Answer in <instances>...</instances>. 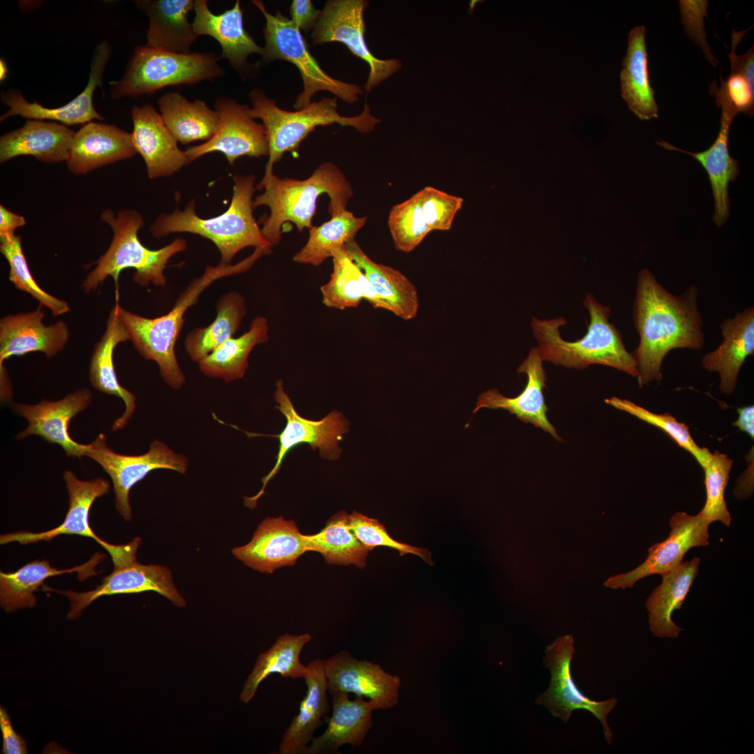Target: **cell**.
I'll use <instances>...</instances> for the list:
<instances>
[{"label":"cell","mask_w":754,"mask_h":754,"mask_svg":"<svg viewBox=\"0 0 754 754\" xmlns=\"http://www.w3.org/2000/svg\"><path fill=\"white\" fill-rule=\"evenodd\" d=\"M584 306L589 311L590 322L584 337L575 341L561 337L560 328L567 323L564 318H532V332L542 360L577 369L602 364L637 378L635 361L626 350L622 334L609 321L611 309L599 303L591 294L586 295Z\"/></svg>","instance_id":"cell-3"},{"label":"cell","mask_w":754,"mask_h":754,"mask_svg":"<svg viewBox=\"0 0 754 754\" xmlns=\"http://www.w3.org/2000/svg\"><path fill=\"white\" fill-rule=\"evenodd\" d=\"M131 133L116 126L88 122L75 133L67 165L74 174H86L136 154Z\"/></svg>","instance_id":"cell-27"},{"label":"cell","mask_w":754,"mask_h":754,"mask_svg":"<svg viewBox=\"0 0 754 754\" xmlns=\"http://www.w3.org/2000/svg\"><path fill=\"white\" fill-rule=\"evenodd\" d=\"M195 17L192 25L195 34L209 36L221 45L220 58L226 59L239 73L248 66L247 58L253 53L262 54L259 46L244 29L240 1L220 14L213 13L206 0H195Z\"/></svg>","instance_id":"cell-26"},{"label":"cell","mask_w":754,"mask_h":754,"mask_svg":"<svg viewBox=\"0 0 754 754\" xmlns=\"http://www.w3.org/2000/svg\"><path fill=\"white\" fill-rule=\"evenodd\" d=\"M328 693H352L374 701L378 709H388L399 701L401 678L380 665L360 660L342 650L325 660Z\"/></svg>","instance_id":"cell-18"},{"label":"cell","mask_w":754,"mask_h":754,"mask_svg":"<svg viewBox=\"0 0 754 754\" xmlns=\"http://www.w3.org/2000/svg\"><path fill=\"white\" fill-rule=\"evenodd\" d=\"M118 300L111 309L107 320L105 331L96 343L90 362L89 380L97 390L122 399L125 404L124 413L116 419L112 431L123 429L134 413L136 406L135 395L119 383L113 362L116 346L129 340L128 335L117 315Z\"/></svg>","instance_id":"cell-32"},{"label":"cell","mask_w":754,"mask_h":754,"mask_svg":"<svg viewBox=\"0 0 754 754\" xmlns=\"http://www.w3.org/2000/svg\"><path fill=\"white\" fill-rule=\"evenodd\" d=\"M131 117L133 144L150 179L170 176L189 163L186 151L178 147L161 115L151 105L133 106Z\"/></svg>","instance_id":"cell-22"},{"label":"cell","mask_w":754,"mask_h":754,"mask_svg":"<svg viewBox=\"0 0 754 754\" xmlns=\"http://www.w3.org/2000/svg\"><path fill=\"white\" fill-rule=\"evenodd\" d=\"M733 119V117L722 112L720 130L715 141L709 148L700 152L683 150L663 140L656 141V145L665 149L680 151L693 157L705 169L714 200L715 211L712 221L718 227L724 225L730 216L728 186L739 173V163L730 156L728 147L730 129Z\"/></svg>","instance_id":"cell-31"},{"label":"cell","mask_w":754,"mask_h":754,"mask_svg":"<svg viewBox=\"0 0 754 754\" xmlns=\"http://www.w3.org/2000/svg\"><path fill=\"white\" fill-rule=\"evenodd\" d=\"M148 16L147 46L177 53H190L198 36L188 13L194 9L193 0H144L135 1Z\"/></svg>","instance_id":"cell-33"},{"label":"cell","mask_w":754,"mask_h":754,"mask_svg":"<svg viewBox=\"0 0 754 754\" xmlns=\"http://www.w3.org/2000/svg\"><path fill=\"white\" fill-rule=\"evenodd\" d=\"M738 418L733 425L740 431H744L753 439L754 438V406L753 405L737 408Z\"/></svg>","instance_id":"cell-56"},{"label":"cell","mask_w":754,"mask_h":754,"mask_svg":"<svg viewBox=\"0 0 754 754\" xmlns=\"http://www.w3.org/2000/svg\"><path fill=\"white\" fill-rule=\"evenodd\" d=\"M25 219L20 215L16 214L4 206H0V235H13L15 230L24 226Z\"/></svg>","instance_id":"cell-55"},{"label":"cell","mask_w":754,"mask_h":754,"mask_svg":"<svg viewBox=\"0 0 754 754\" xmlns=\"http://www.w3.org/2000/svg\"><path fill=\"white\" fill-rule=\"evenodd\" d=\"M723 341L702 358L703 367L720 374L722 393L732 394L739 372L748 356L754 353V308L748 306L720 324Z\"/></svg>","instance_id":"cell-28"},{"label":"cell","mask_w":754,"mask_h":754,"mask_svg":"<svg viewBox=\"0 0 754 754\" xmlns=\"http://www.w3.org/2000/svg\"><path fill=\"white\" fill-rule=\"evenodd\" d=\"M290 13L293 22L301 30H313L320 18L321 10L316 9L310 0H293Z\"/></svg>","instance_id":"cell-53"},{"label":"cell","mask_w":754,"mask_h":754,"mask_svg":"<svg viewBox=\"0 0 754 754\" xmlns=\"http://www.w3.org/2000/svg\"><path fill=\"white\" fill-rule=\"evenodd\" d=\"M310 551L320 553L329 564H353L363 568L369 550L350 528L348 515L341 510L332 516L318 533L307 535Z\"/></svg>","instance_id":"cell-43"},{"label":"cell","mask_w":754,"mask_h":754,"mask_svg":"<svg viewBox=\"0 0 754 754\" xmlns=\"http://www.w3.org/2000/svg\"><path fill=\"white\" fill-rule=\"evenodd\" d=\"M348 694L336 692L331 695L332 712L327 727L322 734L313 737L304 754L337 753L345 744L353 747L362 744L372 725V711L378 709L377 705L360 695L351 700Z\"/></svg>","instance_id":"cell-25"},{"label":"cell","mask_w":754,"mask_h":754,"mask_svg":"<svg viewBox=\"0 0 754 754\" xmlns=\"http://www.w3.org/2000/svg\"><path fill=\"white\" fill-rule=\"evenodd\" d=\"M350 528L357 539L369 551L378 546H385L396 549L400 556L413 554L430 563V552L426 549L412 546L393 539L378 519L367 517L354 510L348 515Z\"/></svg>","instance_id":"cell-49"},{"label":"cell","mask_w":754,"mask_h":754,"mask_svg":"<svg viewBox=\"0 0 754 754\" xmlns=\"http://www.w3.org/2000/svg\"><path fill=\"white\" fill-rule=\"evenodd\" d=\"M39 306L34 311L9 315L0 320V367L12 356L42 352L47 357L65 347L69 330L64 321L46 326L45 313Z\"/></svg>","instance_id":"cell-24"},{"label":"cell","mask_w":754,"mask_h":754,"mask_svg":"<svg viewBox=\"0 0 754 754\" xmlns=\"http://www.w3.org/2000/svg\"><path fill=\"white\" fill-rule=\"evenodd\" d=\"M367 6L368 1L364 0L327 1L311 38L314 45L342 43L354 55L366 61L369 72L364 91L369 93L397 73L402 64L397 59H378L369 50L364 38V11Z\"/></svg>","instance_id":"cell-14"},{"label":"cell","mask_w":754,"mask_h":754,"mask_svg":"<svg viewBox=\"0 0 754 754\" xmlns=\"http://www.w3.org/2000/svg\"><path fill=\"white\" fill-rule=\"evenodd\" d=\"M697 293L692 285L682 295H673L648 269L640 272L633 306L640 341L631 354L640 387L662 380V362L671 350H699L703 347V320L697 307Z\"/></svg>","instance_id":"cell-1"},{"label":"cell","mask_w":754,"mask_h":754,"mask_svg":"<svg viewBox=\"0 0 754 754\" xmlns=\"http://www.w3.org/2000/svg\"><path fill=\"white\" fill-rule=\"evenodd\" d=\"M256 188L265 191L253 200V207L266 205L269 208L270 214L263 219L261 230L272 246L279 243L284 223H294L300 232L313 226L320 195L329 196L328 212L332 216L346 210L353 195L344 174L330 162L318 165L306 179L280 178L272 174L261 180Z\"/></svg>","instance_id":"cell-2"},{"label":"cell","mask_w":754,"mask_h":754,"mask_svg":"<svg viewBox=\"0 0 754 754\" xmlns=\"http://www.w3.org/2000/svg\"><path fill=\"white\" fill-rule=\"evenodd\" d=\"M101 219L112 228L113 238L108 249L83 281V290L89 293L96 290L108 276L117 283L120 272L128 268L135 269L133 281L140 286H146L151 283L156 286H165L164 269L167 263L175 254L186 250V240L177 237L163 248L151 250L145 247L138 238V233L144 225V219L137 211L121 210L114 215L110 209H107L102 213Z\"/></svg>","instance_id":"cell-7"},{"label":"cell","mask_w":754,"mask_h":754,"mask_svg":"<svg viewBox=\"0 0 754 754\" xmlns=\"http://www.w3.org/2000/svg\"><path fill=\"white\" fill-rule=\"evenodd\" d=\"M214 106L219 117V128L210 140L186 150L189 163L214 151L221 152L231 165L241 156H268L264 126L249 115L247 105L221 96L216 99Z\"/></svg>","instance_id":"cell-15"},{"label":"cell","mask_w":754,"mask_h":754,"mask_svg":"<svg viewBox=\"0 0 754 754\" xmlns=\"http://www.w3.org/2000/svg\"><path fill=\"white\" fill-rule=\"evenodd\" d=\"M700 559L682 562L663 575L661 584L649 596L646 607L653 634L658 637L674 638L681 628L672 620L675 609H680L698 572Z\"/></svg>","instance_id":"cell-37"},{"label":"cell","mask_w":754,"mask_h":754,"mask_svg":"<svg viewBox=\"0 0 754 754\" xmlns=\"http://www.w3.org/2000/svg\"><path fill=\"white\" fill-rule=\"evenodd\" d=\"M542 362L537 348L532 347L517 369L518 374H525L527 376L522 392L515 397L509 398L496 389L485 391L479 396L473 413L483 408L507 410L521 421L532 423L549 433L558 441H562L546 416L548 408L545 402L543 388L547 378Z\"/></svg>","instance_id":"cell-23"},{"label":"cell","mask_w":754,"mask_h":754,"mask_svg":"<svg viewBox=\"0 0 754 754\" xmlns=\"http://www.w3.org/2000/svg\"><path fill=\"white\" fill-rule=\"evenodd\" d=\"M257 258L250 256L234 265L207 266L203 274L193 279L179 295L167 313L149 318L131 312L118 302L117 315L129 340L146 360L154 361L160 374L170 387L179 389L185 382L175 352V346L184 323V314L197 303L200 294L214 281L249 269Z\"/></svg>","instance_id":"cell-5"},{"label":"cell","mask_w":754,"mask_h":754,"mask_svg":"<svg viewBox=\"0 0 754 754\" xmlns=\"http://www.w3.org/2000/svg\"><path fill=\"white\" fill-rule=\"evenodd\" d=\"M309 633L280 635L272 646L257 658L254 667L246 679L240 700L248 703L254 697L259 685L268 676L279 674L293 679H304L308 671L300 656L304 646L311 640Z\"/></svg>","instance_id":"cell-39"},{"label":"cell","mask_w":754,"mask_h":754,"mask_svg":"<svg viewBox=\"0 0 754 754\" xmlns=\"http://www.w3.org/2000/svg\"><path fill=\"white\" fill-rule=\"evenodd\" d=\"M158 104L165 126L182 144L208 141L219 128L218 113L203 101L191 102L179 93L168 92L161 96Z\"/></svg>","instance_id":"cell-38"},{"label":"cell","mask_w":754,"mask_h":754,"mask_svg":"<svg viewBox=\"0 0 754 754\" xmlns=\"http://www.w3.org/2000/svg\"><path fill=\"white\" fill-rule=\"evenodd\" d=\"M0 251L9 265V279L15 287L38 300L40 305L48 308L55 316L70 311L68 304L43 290L35 281L24 255L20 236L0 235Z\"/></svg>","instance_id":"cell-45"},{"label":"cell","mask_w":754,"mask_h":754,"mask_svg":"<svg viewBox=\"0 0 754 754\" xmlns=\"http://www.w3.org/2000/svg\"><path fill=\"white\" fill-rule=\"evenodd\" d=\"M274 399L277 403L276 408L286 417V424L279 434L271 435L279 440L276 462L269 473L263 478V487L260 491L253 497L244 498L245 505L249 508L256 506L268 482L279 472L284 458L293 448L308 443L313 451L318 449L322 458L335 460L339 458L341 453L338 443L343 438V435L348 431V420L337 411L330 412L320 420H311L300 416L286 393L282 380L276 382Z\"/></svg>","instance_id":"cell-11"},{"label":"cell","mask_w":754,"mask_h":754,"mask_svg":"<svg viewBox=\"0 0 754 754\" xmlns=\"http://www.w3.org/2000/svg\"><path fill=\"white\" fill-rule=\"evenodd\" d=\"M252 2L263 14L266 21L263 29L265 45L263 47L262 61L267 64L276 59L288 61L300 71L304 89L293 105L295 110H301L309 105L311 98L319 91H328L350 104L358 100V95L364 93L360 87L327 74L310 53L300 29L290 19L279 10L275 15L269 13L261 1Z\"/></svg>","instance_id":"cell-9"},{"label":"cell","mask_w":754,"mask_h":754,"mask_svg":"<svg viewBox=\"0 0 754 754\" xmlns=\"http://www.w3.org/2000/svg\"><path fill=\"white\" fill-rule=\"evenodd\" d=\"M387 223L395 248L405 253L413 251L431 232L423 216L420 191L394 205Z\"/></svg>","instance_id":"cell-47"},{"label":"cell","mask_w":754,"mask_h":754,"mask_svg":"<svg viewBox=\"0 0 754 754\" xmlns=\"http://www.w3.org/2000/svg\"><path fill=\"white\" fill-rule=\"evenodd\" d=\"M140 541L139 538H135L126 545H114L109 553L114 569L94 589L75 592L45 587L44 590L55 591L68 598L70 602L67 614L68 619L80 616L85 607L101 596L147 591L157 592L177 607H184L185 600L175 586L171 571L168 568L160 565H144L136 560V552Z\"/></svg>","instance_id":"cell-10"},{"label":"cell","mask_w":754,"mask_h":754,"mask_svg":"<svg viewBox=\"0 0 754 754\" xmlns=\"http://www.w3.org/2000/svg\"><path fill=\"white\" fill-rule=\"evenodd\" d=\"M367 216L356 217L347 209L332 216L319 226L309 229V237L306 244L296 253L295 263L319 266L327 258L353 240L367 222Z\"/></svg>","instance_id":"cell-42"},{"label":"cell","mask_w":754,"mask_h":754,"mask_svg":"<svg viewBox=\"0 0 754 754\" xmlns=\"http://www.w3.org/2000/svg\"><path fill=\"white\" fill-rule=\"evenodd\" d=\"M233 194L228 209L222 214L202 219L195 211L191 200L184 211L177 208L171 214L158 216L150 230L156 238L170 233L189 232L212 241L218 248L219 266L231 265L235 256L242 249L253 246L268 255L272 244L266 239L253 215L252 197L256 190L253 175L235 176Z\"/></svg>","instance_id":"cell-4"},{"label":"cell","mask_w":754,"mask_h":754,"mask_svg":"<svg viewBox=\"0 0 754 754\" xmlns=\"http://www.w3.org/2000/svg\"><path fill=\"white\" fill-rule=\"evenodd\" d=\"M332 260L330 279L320 287L323 304L339 310L357 307L363 300L360 285L362 270L344 247L334 253Z\"/></svg>","instance_id":"cell-44"},{"label":"cell","mask_w":754,"mask_h":754,"mask_svg":"<svg viewBox=\"0 0 754 754\" xmlns=\"http://www.w3.org/2000/svg\"><path fill=\"white\" fill-rule=\"evenodd\" d=\"M104 556L96 554L85 563L72 568L60 570L52 567L46 560L31 561L15 572H0V605L5 612H14L19 609L31 608L36 605L34 592L46 579L61 574L78 572L83 580L96 572L95 566Z\"/></svg>","instance_id":"cell-35"},{"label":"cell","mask_w":754,"mask_h":754,"mask_svg":"<svg viewBox=\"0 0 754 754\" xmlns=\"http://www.w3.org/2000/svg\"><path fill=\"white\" fill-rule=\"evenodd\" d=\"M646 27L636 26L628 34V47L622 62L621 91L628 108L640 120L658 117L648 69Z\"/></svg>","instance_id":"cell-34"},{"label":"cell","mask_w":754,"mask_h":754,"mask_svg":"<svg viewBox=\"0 0 754 754\" xmlns=\"http://www.w3.org/2000/svg\"><path fill=\"white\" fill-rule=\"evenodd\" d=\"M213 52L177 53L147 45L135 49L122 78L112 82V98H135L171 86L193 84L223 75Z\"/></svg>","instance_id":"cell-8"},{"label":"cell","mask_w":754,"mask_h":754,"mask_svg":"<svg viewBox=\"0 0 754 754\" xmlns=\"http://www.w3.org/2000/svg\"><path fill=\"white\" fill-rule=\"evenodd\" d=\"M420 193L423 216L431 232L450 229L464 199L432 186L424 187Z\"/></svg>","instance_id":"cell-51"},{"label":"cell","mask_w":754,"mask_h":754,"mask_svg":"<svg viewBox=\"0 0 754 754\" xmlns=\"http://www.w3.org/2000/svg\"><path fill=\"white\" fill-rule=\"evenodd\" d=\"M91 399L90 390L83 388L58 401L43 399L36 404H13L14 413L28 421L27 427L16 438L39 436L50 443L59 445L68 457L84 456L87 445L72 439L68 426L74 416L87 408Z\"/></svg>","instance_id":"cell-19"},{"label":"cell","mask_w":754,"mask_h":754,"mask_svg":"<svg viewBox=\"0 0 754 754\" xmlns=\"http://www.w3.org/2000/svg\"><path fill=\"white\" fill-rule=\"evenodd\" d=\"M741 74L731 73L727 80L720 76V87L714 82L709 94L716 96V103L722 112L734 118L740 113L753 116L754 91Z\"/></svg>","instance_id":"cell-50"},{"label":"cell","mask_w":754,"mask_h":754,"mask_svg":"<svg viewBox=\"0 0 754 754\" xmlns=\"http://www.w3.org/2000/svg\"><path fill=\"white\" fill-rule=\"evenodd\" d=\"M307 667L304 678L307 687L306 695L300 703L298 714L283 733L279 754H304L315 730L324 723L323 719L327 721L330 705L325 660H313Z\"/></svg>","instance_id":"cell-29"},{"label":"cell","mask_w":754,"mask_h":754,"mask_svg":"<svg viewBox=\"0 0 754 754\" xmlns=\"http://www.w3.org/2000/svg\"><path fill=\"white\" fill-rule=\"evenodd\" d=\"M733 460L716 450L704 468L706 501L698 513L711 522L719 521L730 526L732 517L725 501V490L730 478Z\"/></svg>","instance_id":"cell-48"},{"label":"cell","mask_w":754,"mask_h":754,"mask_svg":"<svg viewBox=\"0 0 754 754\" xmlns=\"http://www.w3.org/2000/svg\"><path fill=\"white\" fill-rule=\"evenodd\" d=\"M8 73V68L4 61L1 59L0 61V80H3Z\"/></svg>","instance_id":"cell-57"},{"label":"cell","mask_w":754,"mask_h":754,"mask_svg":"<svg viewBox=\"0 0 754 754\" xmlns=\"http://www.w3.org/2000/svg\"><path fill=\"white\" fill-rule=\"evenodd\" d=\"M711 523L697 514L690 515L677 512L670 520L671 531L662 542L652 545L646 559L636 568L627 573L609 578L605 585L612 589L631 588L639 579L650 575L662 576L670 572L682 563L683 557L693 547L709 545L708 528Z\"/></svg>","instance_id":"cell-16"},{"label":"cell","mask_w":754,"mask_h":754,"mask_svg":"<svg viewBox=\"0 0 754 754\" xmlns=\"http://www.w3.org/2000/svg\"><path fill=\"white\" fill-rule=\"evenodd\" d=\"M310 551L307 535L302 534L293 520L282 516L267 517L258 525L251 540L232 549L236 559L260 572L272 573L292 566Z\"/></svg>","instance_id":"cell-17"},{"label":"cell","mask_w":754,"mask_h":754,"mask_svg":"<svg viewBox=\"0 0 754 754\" xmlns=\"http://www.w3.org/2000/svg\"><path fill=\"white\" fill-rule=\"evenodd\" d=\"M345 250L364 273L389 311L405 320L414 318L419 309L416 288L399 270L371 260L354 240L343 246Z\"/></svg>","instance_id":"cell-36"},{"label":"cell","mask_w":754,"mask_h":754,"mask_svg":"<svg viewBox=\"0 0 754 754\" xmlns=\"http://www.w3.org/2000/svg\"><path fill=\"white\" fill-rule=\"evenodd\" d=\"M75 133L64 124L27 119L20 128L0 139V161L30 155L46 163L67 161Z\"/></svg>","instance_id":"cell-30"},{"label":"cell","mask_w":754,"mask_h":754,"mask_svg":"<svg viewBox=\"0 0 754 754\" xmlns=\"http://www.w3.org/2000/svg\"><path fill=\"white\" fill-rule=\"evenodd\" d=\"M216 316L204 327L195 328L186 337L184 348L195 362L211 353L238 330L246 312L244 297L232 291L221 295L216 303Z\"/></svg>","instance_id":"cell-41"},{"label":"cell","mask_w":754,"mask_h":754,"mask_svg":"<svg viewBox=\"0 0 754 754\" xmlns=\"http://www.w3.org/2000/svg\"><path fill=\"white\" fill-rule=\"evenodd\" d=\"M84 456L98 463L111 478L116 508L126 521L132 517L129 492L137 482L154 470L170 469L185 474L188 466L185 456L175 452L158 440L153 441L149 451L142 454L117 453L108 446L103 433L87 444Z\"/></svg>","instance_id":"cell-12"},{"label":"cell","mask_w":754,"mask_h":754,"mask_svg":"<svg viewBox=\"0 0 754 754\" xmlns=\"http://www.w3.org/2000/svg\"><path fill=\"white\" fill-rule=\"evenodd\" d=\"M574 642L571 635H566L556 638L545 648L543 663L549 670L551 679L548 688L537 697L535 702L545 707L554 717L560 718L565 723L575 710L589 711L601 723L605 741L610 744L612 732L607 717L616 707L617 699L593 700L578 688L571 672V663L575 652Z\"/></svg>","instance_id":"cell-13"},{"label":"cell","mask_w":754,"mask_h":754,"mask_svg":"<svg viewBox=\"0 0 754 754\" xmlns=\"http://www.w3.org/2000/svg\"><path fill=\"white\" fill-rule=\"evenodd\" d=\"M111 52L107 41L100 43L96 48L91 64L88 84L84 89L69 103L56 108H47L38 103H29L17 91L2 94L1 98L9 110L3 114L0 121L10 116L20 115L32 119H49L58 121L64 125L71 126L90 122L92 119L103 117L95 110L93 95L97 86L102 87V77Z\"/></svg>","instance_id":"cell-20"},{"label":"cell","mask_w":754,"mask_h":754,"mask_svg":"<svg viewBox=\"0 0 754 754\" xmlns=\"http://www.w3.org/2000/svg\"><path fill=\"white\" fill-rule=\"evenodd\" d=\"M249 98L253 108H249L248 112L252 118L262 120L268 142V161L262 180L267 179L273 174L274 164L281 159L285 152L290 151L297 156L301 142L317 126L337 123L354 127L360 133H368L380 121L371 115L367 104L357 116H341L337 110L336 96L323 97L320 101L311 103L295 112L277 107L275 101L260 89H253Z\"/></svg>","instance_id":"cell-6"},{"label":"cell","mask_w":754,"mask_h":754,"mask_svg":"<svg viewBox=\"0 0 754 754\" xmlns=\"http://www.w3.org/2000/svg\"><path fill=\"white\" fill-rule=\"evenodd\" d=\"M605 402L662 429L681 448L690 452L702 468L708 464L711 452L707 448L697 445L692 438L688 426L679 422L670 413H655L630 400L616 397L606 399Z\"/></svg>","instance_id":"cell-46"},{"label":"cell","mask_w":754,"mask_h":754,"mask_svg":"<svg viewBox=\"0 0 754 754\" xmlns=\"http://www.w3.org/2000/svg\"><path fill=\"white\" fill-rule=\"evenodd\" d=\"M0 730L3 738L2 753H27L25 740L15 731L9 715L3 707L0 708Z\"/></svg>","instance_id":"cell-54"},{"label":"cell","mask_w":754,"mask_h":754,"mask_svg":"<svg viewBox=\"0 0 754 754\" xmlns=\"http://www.w3.org/2000/svg\"><path fill=\"white\" fill-rule=\"evenodd\" d=\"M748 30L738 32L732 31V50L727 54L731 64V73L743 75L750 86L754 89V48L753 45L744 54L737 55L735 52L737 45Z\"/></svg>","instance_id":"cell-52"},{"label":"cell","mask_w":754,"mask_h":754,"mask_svg":"<svg viewBox=\"0 0 754 754\" xmlns=\"http://www.w3.org/2000/svg\"><path fill=\"white\" fill-rule=\"evenodd\" d=\"M268 332L267 319L254 318L246 332L228 339L198 362L200 371L206 376L221 378L226 383L242 378L248 368L251 352L257 345L268 341Z\"/></svg>","instance_id":"cell-40"},{"label":"cell","mask_w":754,"mask_h":754,"mask_svg":"<svg viewBox=\"0 0 754 754\" xmlns=\"http://www.w3.org/2000/svg\"><path fill=\"white\" fill-rule=\"evenodd\" d=\"M68 493V509L64 522L58 526L42 532L17 531L1 535L0 543L17 542L20 545L49 541L61 535H77L96 540L109 552L114 545L100 538L92 530L89 515L94 501L109 492L110 483L101 478L81 480L71 471L64 473Z\"/></svg>","instance_id":"cell-21"}]
</instances>
